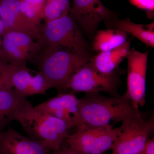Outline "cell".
<instances>
[{"label":"cell","instance_id":"obj_16","mask_svg":"<svg viewBox=\"0 0 154 154\" xmlns=\"http://www.w3.org/2000/svg\"><path fill=\"white\" fill-rule=\"evenodd\" d=\"M130 50L129 42L128 41L124 45L116 49L99 53L91 62L95 69L100 72L111 73L126 57Z\"/></svg>","mask_w":154,"mask_h":154},{"label":"cell","instance_id":"obj_18","mask_svg":"<svg viewBox=\"0 0 154 154\" xmlns=\"http://www.w3.org/2000/svg\"><path fill=\"white\" fill-rule=\"evenodd\" d=\"M116 29L130 33L147 46L154 47V23L142 25L134 23L127 19L117 21Z\"/></svg>","mask_w":154,"mask_h":154},{"label":"cell","instance_id":"obj_23","mask_svg":"<svg viewBox=\"0 0 154 154\" xmlns=\"http://www.w3.org/2000/svg\"><path fill=\"white\" fill-rule=\"evenodd\" d=\"M50 154H82L78 152L70 147L66 146H61L57 149L52 150Z\"/></svg>","mask_w":154,"mask_h":154},{"label":"cell","instance_id":"obj_3","mask_svg":"<svg viewBox=\"0 0 154 154\" xmlns=\"http://www.w3.org/2000/svg\"><path fill=\"white\" fill-rule=\"evenodd\" d=\"M16 120L29 137L51 151L59 148L68 135L65 122L37 110L28 100Z\"/></svg>","mask_w":154,"mask_h":154},{"label":"cell","instance_id":"obj_9","mask_svg":"<svg viewBox=\"0 0 154 154\" xmlns=\"http://www.w3.org/2000/svg\"><path fill=\"white\" fill-rule=\"evenodd\" d=\"M128 61L127 87L124 96L129 99L135 109L146 103V75L147 69L148 53L130 50L126 57Z\"/></svg>","mask_w":154,"mask_h":154},{"label":"cell","instance_id":"obj_17","mask_svg":"<svg viewBox=\"0 0 154 154\" xmlns=\"http://www.w3.org/2000/svg\"><path fill=\"white\" fill-rule=\"evenodd\" d=\"M127 34L117 29L100 30L94 38L93 48L99 52L116 49L127 42Z\"/></svg>","mask_w":154,"mask_h":154},{"label":"cell","instance_id":"obj_5","mask_svg":"<svg viewBox=\"0 0 154 154\" xmlns=\"http://www.w3.org/2000/svg\"><path fill=\"white\" fill-rule=\"evenodd\" d=\"M112 145V154H138L143 149L154 128L153 116L146 117L140 112L122 122Z\"/></svg>","mask_w":154,"mask_h":154},{"label":"cell","instance_id":"obj_10","mask_svg":"<svg viewBox=\"0 0 154 154\" xmlns=\"http://www.w3.org/2000/svg\"><path fill=\"white\" fill-rule=\"evenodd\" d=\"M7 79L9 87L25 97L45 94L51 86L40 73H31L26 66H19L7 64Z\"/></svg>","mask_w":154,"mask_h":154},{"label":"cell","instance_id":"obj_6","mask_svg":"<svg viewBox=\"0 0 154 154\" xmlns=\"http://www.w3.org/2000/svg\"><path fill=\"white\" fill-rule=\"evenodd\" d=\"M77 130L68 135L69 146L82 154H101L110 149L116 140L118 128L111 125L94 126L81 124Z\"/></svg>","mask_w":154,"mask_h":154},{"label":"cell","instance_id":"obj_24","mask_svg":"<svg viewBox=\"0 0 154 154\" xmlns=\"http://www.w3.org/2000/svg\"><path fill=\"white\" fill-rule=\"evenodd\" d=\"M138 154H154V138L147 141L142 150Z\"/></svg>","mask_w":154,"mask_h":154},{"label":"cell","instance_id":"obj_2","mask_svg":"<svg viewBox=\"0 0 154 154\" xmlns=\"http://www.w3.org/2000/svg\"><path fill=\"white\" fill-rule=\"evenodd\" d=\"M80 99L76 127L81 124L94 126L110 125L122 122L139 112L124 95L106 97L99 93L87 94Z\"/></svg>","mask_w":154,"mask_h":154},{"label":"cell","instance_id":"obj_21","mask_svg":"<svg viewBox=\"0 0 154 154\" xmlns=\"http://www.w3.org/2000/svg\"><path fill=\"white\" fill-rule=\"evenodd\" d=\"M133 5L143 9L149 13H153L154 0H129Z\"/></svg>","mask_w":154,"mask_h":154},{"label":"cell","instance_id":"obj_4","mask_svg":"<svg viewBox=\"0 0 154 154\" xmlns=\"http://www.w3.org/2000/svg\"><path fill=\"white\" fill-rule=\"evenodd\" d=\"M37 41L42 47L60 46L78 52H88L82 31L70 15L41 25Z\"/></svg>","mask_w":154,"mask_h":154},{"label":"cell","instance_id":"obj_11","mask_svg":"<svg viewBox=\"0 0 154 154\" xmlns=\"http://www.w3.org/2000/svg\"><path fill=\"white\" fill-rule=\"evenodd\" d=\"M69 13L79 26L89 34L112 14L101 0H73Z\"/></svg>","mask_w":154,"mask_h":154},{"label":"cell","instance_id":"obj_20","mask_svg":"<svg viewBox=\"0 0 154 154\" xmlns=\"http://www.w3.org/2000/svg\"><path fill=\"white\" fill-rule=\"evenodd\" d=\"M70 8L69 0H45V22L67 16Z\"/></svg>","mask_w":154,"mask_h":154},{"label":"cell","instance_id":"obj_19","mask_svg":"<svg viewBox=\"0 0 154 154\" xmlns=\"http://www.w3.org/2000/svg\"><path fill=\"white\" fill-rule=\"evenodd\" d=\"M20 10L25 17L36 25L41 26L44 19L45 0H19Z\"/></svg>","mask_w":154,"mask_h":154},{"label":"cell","instance_id":"obj_12","mask_svg":"<svg viewBox=\"0 0 154 154\" xmlns=\"http://www.w3.org/2000/svg\"><path fill=\"white\" fill-rule=\"evenodd\" d=\"M80 99L72 94L59 93L57 95L35 106V108L65 122L69 129L76 127Z\"/></svg>","mask_w":154,"mask_h":154},{"label":"cell","instance_id":"obj_25","mask_svg":"<svg viewBox=\"0 0 154 154\" xmlns=\"http://www.w3.org/2000/svg\"><path fill=\"white\" fill-rule=\"evenodd\" d=\"M4 30H5V27H4V23L0 15V36H1L4 33Z\"/></svg>","mask_w":154,"mask_h":154},{"label":"cell","instance_id":"obj_8","mask_svg":"<svg viewBox=\"0 0 154 154\" xmlns=\"http://www.w3.org/2000/svg\"><path fill=\"white\" fill-rule=\"evenodd\" d=\"M41 48L39 42L29 35L9 31L2 36L0 59L8 64L24 66L36 57Z\"/></svg>","mask_w":154,"mask_h":154},{"label":"cell","instance_id":"obj_14","mask_svg":"<svg viewBox=\"0 0 154 154\" xmlns=\"http://www.w3.org/2000/svg\"><path fill=\"white\" fill-rule=\"evenodd\" d=\"M51 151L11 128L0 132V154H50Z\"/></svg>","mask_w":154,"mask_h":154},{"label":"cell","instance_id":"obj_15","mask_svg":"<svg viewBox=\"0 0 154 154\" xmlns=\"http://www.w3.org/2000/svg\"><path fill=\"white\" fill-rule=\"evenodd\" d=\"M27 101V97L20 95L14 89L0 90V132L16 120Z\"/></svg>","mask_w":154,"mask_h":154},{"label":"cell","instance_id":"obj_26","mask_svg":"<svg viewBox=\"0 0 154 154\" xmlns=\"http://www.w3.org/2000/svg\"><path fill=\"white\" fill-rule=\"evenodd\" d=\"M1 44H2V36H0V48H1Z\"/></svg>","mask_w":154,"mask_h":154},{"label":"cell","instance_id":"obj_7","mask_svg":"<svg viewBox=\"0 0 154 154\" xmlns=\"http://www.w3.org/2000/svg\"><path fill=\"white\" fill-rule=\"evenodd\" d=\"M118 77L114 72L102 73L96 69L89 61L69 78L61 93L70 90L86 94L105 92L112 96H118Z\"/></svg>","mask_w":154,"mask_h":154},{"label":"cell","instance_id":"obj_1","mask_svg":"<svg viewBox=\"0 0 154 154\" xmlns=\"http://www.w3.org/2000/svg\"><path fill=\"white\" fill-rule=\"evenodd\" d=\"M89 61L88 52L60 46H46L42 47L32 61L51 88L61 93L69 78Z\"/></svg>","mask_w":154,"mask_h":154},{"label":"cell","instance_id":"obj_13","mask_svg":"<svg viewBox=\"0 0 154 154\" xmlns=\"http://www.w3.org/2000/svg\"><path fill=\"white\" fill-rule=\"evenodd\" d=\"M0 15L5 27L4 33L20 32L37 41L41 26L30 22L22 14L19 0H0Z\"/></svg>","mask_w":154,"mask_h":154},{"label":"cell","instance_id":"obj_22","mask_svg":"<svg viewBox=\"0 0 154 154\" xmlns=\"http://www.w3.org/2000/svg\"><path fill=\"white\" fill-rule=\"evenodd\" d=\"M12 89L9 87L7 79V64L0 59V90Z\"/></svg>","mask_w":154,"mask_h":154}]
</instances>
